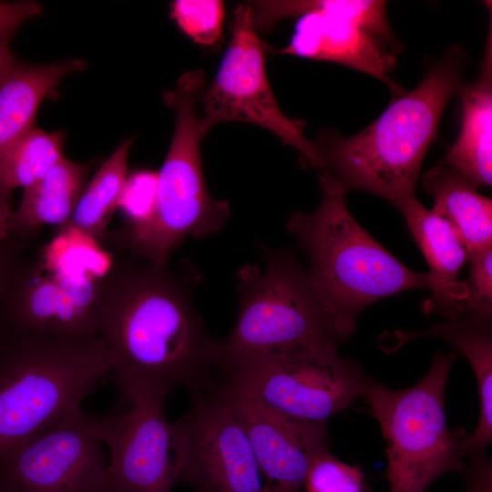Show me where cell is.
<instances>
[{
    "mask_svg": "<svg viewBox=\"0 0 492 492\" xmlns=\"http://www.w3.org/2000/svg\"><path fill=\"white\" fill-rule=\"evenodd\" d=\"M97 336L125 397L168 396L178 385L191 394L213 379L219 341L206 332L188 284L166 264L129 266L103 287Z\"/></svg>",
    "mask_w": 492,
    "mask_h": 492,
    "instance_id": "1",
    "label": "cell"
},
{
    "mask_svg": "<svg viewBox=\"0 0 492 492\" xmlns=\"http://www.w3.org/2000/svg\"><path fill=\"white\" fill-rule=\"evenodd\" d=\"M465 56L451 48L412 91L393 96L385 110L358 133L322 134L315 145L323 169L348 191L376 195L398 210L416 198L425 156L436 137L442 114L463 84Z\"/></svg>",
    "mask_w": 492,
    "mask_h": 492,
    "instance_id": "2",
    "label": "cell"
},
{
    "mask_svg": "<svg viewBox=\"0 0 492 492\" xmlns=\"http://www.w3.org/2000/svg\"><path fill=\"white\" fill-rule=\"evenodd\" d=\"M321 201L313 212H293L287 230L305 251L310 280L348 338L357 315L373 302L414 289L440 288L429 273L415 272L378 243L347 207V190L328 171L319 175Z\"/></svg>",
    "mask_w": 492,
    "mask_h": 492,
    "instance_id": "3",
    "label": "cell"
},
{
    "mask_svg": "<svg viewBox=\"0 0 492 492\" xmlns=\"http://www.w3.org/2000/svg\"><path fill=\"white\" fill-rule=\"evenodd\" d=\"M112 367L98 336L0 333V456L81 409Z\"/></svg>",
    "mask_w": 492,
    "mask_h": 492,
    "instance_id": "4",
    "label": "cell"
},
{
    "mask_svg": "<svg viewBox=\"0 0 492 492\" xmlns=\"http://www.w3.org/2000/svg\"><path fill=\"white\" fill-rule=\"evenodd\" d=\"M264 268L237 272L239 314L219 341L215 371L223 372L284 351L347 339L325 308L292 251L260 246Z\"/></svg>",
    "mask_w": 492,
    "mask_h": 492,
    "instance_id": "5",
    "label": "cell"
},
{
    "mask_svg": "<svg viewBox=\"0 0 492 492\" xmlns=\"http://www.w3.org/2000/svg\"><path fill=\"white\" fill-rule=\"evenodd\" d=\"M205 88V75L194 69L182 75L164 101L176 113L166 159L158 172L155 214L144 227L128 231V244L149 261L166 264L187 237L203 238L221 230L230 217L226 200L207 190L200 151L203 135L197 105Z\"/></svg>",
    "mask_w": 492,
    "mask_h": 492,
    "instance_id": "6",
    "label": "cell"
},
{
    "mask_svg": "<svg viewBox=\"0 0 492 492\" xmlns=\"http://www.w3.org/2000/svg\"><path fill=\"white\" fill-rule=\"evenodd\" d=\"M455 359V353L436 354L415 384L395 390L372 380L364 394L387 442L390 492H425L441 476L466 470L463 431H449L445 410Z\"/></svg>",
    "mask_w": 492,
    "mask_h": 492,
    "instance_id": "7",
    "label": "cell"
},
{
    "mask_svg": "<svg viewBox=\"0 0 492 492\" xmlns=\"http://www.w3.org/2000/svg\"><path fill=\"white\" fill-rule=\"evenodd\" d=\"M337 344L311 343L220 372L222 385L287 416L327 424L372 381Z\"/></svg>",
    "mask_w": 492,
    "mask_h": 492,
    "instance_id": "8",
    "label": "cell"
},
{
    "mask_svg": "<svg viewBox=\"0 0 492 492\" xmlns=\"http://www.w3.org/2000/svg\"><path fill=\"white\" fill-rule=\"evenodd\" d=\"M254 26L250 4L233 12L231 37L211 85L203 91V137L215 125L238 121L260 126L295 148L313 167L323 169L314 142L304 135L305 122L280 108L265 68L264 48Z\"/></svg>",
    "mask_w": 492,
    "mask_h": 492,
    "instance_id": "9",
    "label": "cell"
},
{
    "mask_svg": "<svg viewBox=\"0 0 492 492\" xmlns=\"http://www.w3.org/2000/svg\"><path fill=\"white\" fill-rule=\"evenodd\" d=\"M167 396L134 395L125 414L92 415L93 430L108 451L107 492H172L182 444L165 413Z\"/></svg>",
    "mask_w": 492,
    "mask_h": 492,
    "instance_id": "10",
    "label": "cell"
},
{
    "mask_svg": "<svg viewBox=\"0 0 492 492\" xmlns=\"http://www.w3.org/2000/svg\"><path fill=\"white\" fill-rule=\"evenodd\" d=\"M108 460L82 408L0 456V492H107Z\"/></svg>",
    "mask_w": 492,
    "mask_h": 492,
    "instance_id": "11",
    "label": "cell"
},
{
    "mask_svg": "<svg viewBox=\"0 0 492 492\" xmlns=\"http://www.w3.org/2000/svg\"><path fill=\"white\" fill-rule=\"evenodd\" d=\"M190 395V412L176 421L182 444L179 483L196 492H272L245 430L215 387Z\"/></svg>",
    "mask_w": 492,
    "mask_h": 492,
    "instance_id": "12",
    "label": "cell"
},
{
    "mask_svg": "<svg viewBox=\"0 0 492 492\" xmlns=\"http://www.w3.org/2000/svg\"><path fill=\"white\" fill-rule=\"evenodd\" d=\"M333 0L261 1V25L270 29L284 18L298 17L288 46L279 54L343 65L385 84L393 96L402 87L389 78L396 57L380 37L345 17L333 15Z\"/></svg>",
    "mask_w": 492,
    "mask_h": 492,
    "instance_id": "13",
    "label": "cell"
},
{
    "mask_svg": "<svg viewBox=\"0 0 492 492\" xmlns=\"http://www.w3.org/2000/svg\"><path fill=\"white\" fill-rule=\"evenodd\" d=\"M211 384L245 430L272 491L302 492L311 465L329 450L327 424L287 416L216 380Z\"/></svg>",
    "mask_w": 492,
    "mask_h": 492,
    "instance_id": "14",
    "label": "cell"
},
{
    "mask_svg": "<svg viewBox=\"0 0 492 492\" xmlns=\"http://www.w3.org/2000/svg\"><path fill=\"white\" fill-rule=\"evenodd\" d=\"M0 307V333L40 338L97 336L101 282L67 285L40 266Z\"/></svg>",
    "mask_w": 492,
    "mask_h": 492,
    "instance_id": "15",
    "label": "cell"
},
{
    "mask_svg": "<svg viewBox=\"0 0 492 492\" xmlns=\"http://www.w3.org/2000/svg\"><path fill=\"white\" fill-rule=\"evenodd\" d=\"M399 210L429 266V275L440 288L437 295L424 303V312L441 313L448 319L462 316L467 290L457 278L468 260L462 237L448 220L427 210L416 198Z\"/></svg>",
    "mask_w": 492,
    "mask_h": 492,
    "instance_id": "16",
    "label": "cell"
},
{
    "mask_svg": "<svg viewBox=\"0 0 492 492\" xmlns=\"http://www.w3.org/2000/svg\"><path fill=\"white\" fill-rule=\"evenodd\" d=\"M394 351L405 343L421 337H436L452 344L469 362L474 371L480 403L478 424L472 434L463 436L464 456L483 454L492 441V333L491 317L467 315L450 318L416 332H395Z\"/></svg>",
    "mask_w": 492,
    "mask_h": 492,
    "instance_id": "17",
    "label": "cell"
},
{
    "mask_svg": "<svg viewBox=\"0 0 492 492\" xmlns=\"http://www.w3.org/2000/svg\"><path fill=\"white\" fill-rule=\"evenodd\" d=\"M462 125L443 163L466 177L477 189L492 183V32L487 40L479 77L462 84Z\"/></svg>",
    "mask_w": 492,
    "mask_h": 492,
    "instance_id": "18",
    "label": "cell"
},
{
    "mask_svg": "<svg viewBox=\"0 0 492 492\" xmlns=\"http://www.w3.org/2000/svg\"><path fill=\"white\" fill-rule=\"evenodd\" d=\"M83 59L29 65L15 59L0 74V168L30 128L43 100L67 76L83 70ZM1 202H4L0 199ZM6 203V202H5ZM9 204V203H7Z\"/></svg>",
    "mask_w": 492,
    "mask_h": 492,
    "instance_id": "19",
    "label": "cell"
},
{
    "mask_svg": "<svg viewBox=\"0 0 492 492\" xmlns=\"http://www.w3.org/2000/svg\"><path fill=\"white\" fill-rule=\"evenodd\" d=\"M422 184L434 198L432 210L456 229L468 255L492 246V201L466 177L441 163L424 175Z\"/></svg>",
    "mask_w": 492,
    "mask_h": 492,
    "instance_id": "20",
    "label": "cell"
},
{
    "mask_svg": "<svg viewBox=\"0 0 492 492\" xmlns=\"http://www.w3.org/2000/svg\"><path fill=\"white\" fill-rule=\"evenodd\" d=\"M88 167L65 157L38 181L24 190L14 212L15 231L67 224L85 190Z\"/></svg>",
    "mask_w": 492,
    "mask_h": 492,
    "instance_id": "21",
    "label": "cell"
},
{
    "mask_svg": "<svg viewBox=\"0 0 492 492\" xmlns=\"http://www.w3.org/2000/svg\"><path fill=\"white\" fill-rule=\"evenodd\" d=\"M40 268L52 278L67 285L101 282L113 268V255L98 240L71 223L44 246Z\"/></svg>",
    "mask_w": 492,
    "mask_h": 492,
    "instance_id": "22",
    "label": "cell"
},
{
    "mask_svg": "<svg viewBox=\"0 0 492 492\" xmlns=\"http://www.w3.org/2000/svg\"><path fill=\"white\" fill-rule=\"evenodd\" d=\"M132 139L122 141L102 164L85 188L67 223L76 225L99 239L118 208V201L128 176V157Z\"/></svg>",
    "mask_w": 492,
    "mask_h": 492,
    "instance_id": "23",
    "label": "cell"
},
{
    "mask_svg": "<svg viewBox=\"0 0 492 492\" xmlns=\"http://www.w3.org/2000/svg\"><path fill=\"white\" fill-rule=\"evenodd\" d=\"M64 134L32 128L12 147L0 168V199L9 203L15 188L24 190L43 178L63 158Z\"/></svg>",
    "mask_w": 492,
    "mask_h": 492,
    "instance_id": "24",
    "label": "cell"
},
{
    "mask_svg": "<svg viewBox=\"0 0 492 492\" xmlns=\"http://www.w3.org/2000/svg\"><path fill=\"white\" fill-rule=\"evenodd\" d=\"M224 15L220 0H177L171 5V17L182 32L203 46L218 42Z\"/></svg>",
    "mask_w": 492,
    "mask_h": 492,
    "instance_id": "25",
    "label": "cell"
},
{
    "mask_svg": "<svg viewBox=\"0 0 492 492\" xmlns=\"http://www.w3.org/2000/svg\"><path fill=\"white\" fill-rule=\"evenodd\" d=\"M303 488L305 492H366L361 468L339 460L329 450L313 462Z\"/></svg>",
    "mask_w": 492,
    "mask_h": 492,
    "instance_id": "26",
    "label": "cell"
},
{
    "mask_svg": "<svg viewBox=\"0 0 492 492\" xmlns=\"http://www.w3.org/2000/svg\"><path fill=\"white\" fill-rule=\"evenodd\" d=\"M158 172L141 169L127 176L118 208L129 222L128 231L140 229L153 218L157 205Z\"/></svg>",
    "mask_w": 492,
    "mask_h": 492,
    "instance_id": "27",
    "label": "cell"
},
{
    "mask_svg": "<svg viewBox=\"0 0 492 492\" xmlns=\"http://www.w3.org/2000/svg\"><path fill=\"white\" fill-rule=\"evenodd\" d=\"M469 276L465 282L467 295L463 315L491 317L492 314V246L468 255Z\"/></svg>",
    "mask_w": 492,
    "mask_h": 492,
    "instance_id": "28",
    "label": "cell"
},
{
    "mask_svg": "<svg viewBox=\"0 0 492 492\" xmlns=\"http://www.w3.org/2000/svg\"><path fill=\"white\" fill-rule=\"evenodd\" d=\"M40 6L31 2H0V39L11 34L26 20L37 15Z\"/></svg>",
    "mask_w": 492,
    "mask_h": 492,
    "instance_id": "29",
    "label": "cell"
},
{
    "mask_svg": "<svg viewBox=\"0 0 492 492\" xmlns=\"http://www.w3.org/2000/svg\"><path fill=\"white\" fill-rule=\"evenodd\" d=\"M466 492H492V466L483 454L470 456Z\"/></svg>",
    "mask_w": 492,
    "mask_h": 492,
    "instance_id": "30",
    "label": "cell"
},
{
    "mask_svg": "<svg viewBox=\"0 0 492 492\" xmlns=\"http://www.w3.org/2000/svg\"><path fill=\"white\" fill-rule=\"evenodd\" d=\"M14 231V211L10 204L0 201V242L10 238Z\"/></svg>",
    "mask_w": 492,
    "mask_h": 492,
    "instance_id": "31",
    "label": "cell"
},
{
    "mask_svg": "<svg viewBox=\"0 0 492 492\" xmlns=\"http://www.w3.org/2000/svg\"><path fill=\"white\" fill-rule=\"evenodd\" d=\"M10 36L0 39V74L14 60L9 48Z\"/></svg>",
    "mask_w": 492,
    "mask_h": 492,
    "instance_id": "32",
    "label": "cell"
},
{
    "mask_svg": "<svg viewBox=\"0 0 492 492\" xmlns=\"http://www.w3.org/2000/svg\"><path fill=\"white\" fill-rule=\"evenodd\" d=\"M3 252L4 251L0 249V292H1L2 285L4 282V274L6 273V267H7L6 258L5 256V253Z\"/></svg>",
    "mask_w": 492,
    "mask_h": 492,
    "instance_id": "33",
    "label": "cell"
}]
</instances>
